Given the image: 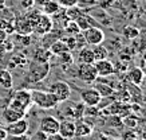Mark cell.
Wrapping results in <instances>:
<instances>
[{
  "label": "cell",
  "instance_id": "1",
  "mask_svg": "<svg viewBox=\"0 0 146 140\" xmlns=\"http://www.w3.org/2000/svg\"><path fill=\"white\" fill-rule=\"evenodd\" d=\"M50 70H51L50 62H38V61H34V59H32L31 62H30V66H28L27 80L30 82L43 81L50 74Z\"/></svg>",
  "mask_w": 146,
  "mask_h": 140
},
{
  "label": "cell",
  "instance_id": "2",
  "mask_svg": "<svg viewBox=\"0 0 146 140\" xmlns=\"http://www.w3.org/2000/svg\"><path fill=\"white\" fill-rule=\"evenodd\" d=\"M9 107L22 111V112H27V109H30L32 107V97H31V90L27 89H19L13 93L12 98L9 101Z\"/></svg>",
  "mask_w": 146,
  "mask_h": 140
},
{
  "label": "cell",
  "instance_id": "3",
  "mask_svg": "<svg viewBox=\"0 0 146 140\" xmlns=\"http://www.w3.org/2000/svg\"><path fill=\"white\" fill-rule=\"evenodd\" d=\"M31 97H32V104H35L36 107H39L40 109H52L58 107V100L55 98V96L50 92L44 90H31Z\"/></svg>",
  "mask_w": 146,
  "mask_h": 140
},
{
  "label": "cell",
  "instance_id": "4",
  "mask_svg": "<svg viewBox=\"0 0 146 140\" xmlns=\"http://www.w3.org/2000/svg\"><path fill=\"white\" fill-rule=\"evenodd\" d=\"M75 76L80 81L87 82V84H94L98 80V74L94 63H80V65H78Z\"/></svg>",
  "mask_w": 146,
  "mask_h": 140
},
{
  "label": "cell",
  "instance_id": "5",
  "mask_svg": "<svg viewBox=\"0 0 146 140\" xmlns=\"http://www.w3.org/2000/svg\"><path fill=\"white\" fill-rule=\"evenodd\" d=\"M50 93L55 96L58 102H64L66 100L70 98L71 96V86L66 81H55L54 84L50 85L48 89Z\"/></svg>",
  "mask_w": 146,
  "mask_h": 140
},
{
  "label": "cell",
  "instance_id": "6",
  "mask_svg": "<svg viewBox=\"0 0 146 140\" xmlns=\"http://www.w3.org/2000/svg\"><path fill=\"white\" fill-rule=\"evenodd\" d=\"M82 35H83L86 43L91 46L102 45V42L105 41V32L102 28L97 27V26L86 28L84 31H82Z\"/></svg>",
  "mask_w": 146,
  "mask_h": 140
},
{
  "label": "cell",
  "instance_id": "7",
  "mask_svg": "<svg viewBox=\"0 0 146 140\" xmlns=\"http://www.w3.org/2000/svg\"><path fill=\"white\" fill-rule=\"evenodd\" d=\"M80 100L86 107H98L102 101V96L95 88H86L80 92Z\"/></svg>",
  "mask_w": 146,
  "mask_h": 140
},
{
  "label": "cell",
  "instance_id": "8",
  "mask_svg": "<svg viewBox=\"0 0 146 140\" xmlns=\"http://www.w3.org/2000/svg\"><path fill=\"white\" fill-rule=\"evenodd\" d=\"M5 131L8 133V136H18V135H24L28 131V121L26 119H19L16 121L9 123L5 127Z\"/></svg>",
  "mask_w": 146,
  "mask_h": 140
},
{
  "label": "cell",
  "instance_id": "9",
  "mask_svg": "<svg viewBox=\"0 0 146 140\" xmlns=\"http://www.w3.org/2000/svg\"><path fill=\"white\" fill-rule=\"evenodd\" d=\"M51 30H54V22L51 16L42 14L39 16V19H38V22L35 23V26H34V31L40 34V35H46Z\"/></svg>",
  "mask_w": 146,
  "mask_h": 140
},
{
  "label": "cell",
  "instance_id": "10",
  "mask_svg": "<svg viewBox=\"0 0 146 140\" xmlns=\"http://www.w3.org/2000/svg\"><path fill=\"white\" fill-rule=\"evenodd\" d=\"M59 120L54 116H44L42 117L39 124V129L43 131L47 135H51V133H56L59 131Z\"/></svg>",
  "mask_w": 146,
  "mask_h": 140
},
{
  "label": "cell",
  "instance_id": "11",
  "mask_svg": "<svg viewBox=\"0 0 146 140\" xmlns=\"http://www.w3.org/2000/svg\"><path fill=\"white\" fill-rule=\"evenodd\" d=\"M94 66H95L98 77H109V76H113L115 72L114 63L111 62V61H109L107 58L101 59V61H95Z\"/></svg>",
  "mask_w": 146,
  "mask_h": 140
},
{
  "label": "cell",
  "instance_id": "12",
  "mask_svg": "<svg viewBox=\"0 0 146 140\" xmlns=\"http://www.w3.org/2000/svg\"><path fill=\"white\" fill-rule=\"evenodd\" d=\"M58 133L62 136L63 139L71 140L75 137V123L71 120H64L59 123V131Z\"/></svg>",
  "mask_w": 146,
  "mask_h": 140
},
{
  "label": "cell",
  "instance_id": "13",
  "mask_svg": "<svg viewBox=\"0 0 146 140\" xmlns=\"http://www.w3.org/2000/svg\"><path fill=\"white\" fill-rule=\"evenodd\" d=\"M24 116H26V112L18 111V109L12 108V107H9V105H7L4 108V111H3V113H1V117H3V120H4L7 124L16 121L19 119H23Z\"/></svg>",
  "mask_w": 146,
  "mask_h": 140
},
{
  "label": "cell",
  "instance_id": "14",
  "mask_svg": "<svg viewBox=\"0 0 146 140\" xmlns=\"http://www.w3.org/2000/svg\"><path fill=\"white\" fill-rule=\"evenodd\" d=\"M15 32L16 34H22V35H31L34 32L32 24L24 18V15L18 19H15Z\"/></svg>",
  "mask_w": 146,
  "mask_h": 140
},
{
  "label": "cell",
  "instance_id": "15",
  "mask_svg": "<svg viewBox=\"0 0 146 140\" xmlns=\"http://www.w3.org/2000/svg\"><path fill=\"white\" fill-rule=\"evenodd\" d=\"M75 123V137H87L93 133V125L87 123V120L79 119Z\"/></svg>",
  "mask_w": 146,
  "mask_h": 140
},
{
  "label": "cell",
  "instance_id": "16",
  "mask_svg": "<svg viewBox=\"0 0 146 140\" xmlns=\"http://www.w3.org/2000/svg\"><path fill=\"white\" fill-rule=\"evenodd\" d=\"M54 58V54L50 51V49L47 47H38L34 53V61H38V62H50L51 59Z\"/></svg>",
  "mask_w": 146,
  "mask_h": 140
},
{
  "label": "cell",
  "instance_id": "17",
  "mask_svg": "<svg viewBox=\"0 0 146 140\" xmlns=\"http://www.w3.org/2000/svg\"><path fill=\"white\" fill-rule=\"evenodd\" d=\"M50 51L54 54V57H59L60 54H63V53H66V51H70L68 50V47H67V45L64 43V41H63L62 38H59V39H56V41H54L51 45H50Z\"/></svg>",
  "mask_w": 146,
  "mask_h": 140
},
{
  "label": "cell",
  "instance_id": "18",
  "mask_svg": "<svg viewBox=\"0 0 146 140\" xmlns=\"http://www.w3.org/2000/svg\"><path fill=\"white\" fill-rule=\"evenodd\" d=\"M78 61H79V63H94L95 62V58H94V54H93V49H90L87 46L79 49Z\"/></svg>",
  "mask_w": 146,
  "mask_h": 140
},
{
  "label": "cell",
  "instance_id": "19",
  "mask_svg": "<svg viewBox=\"0 0 146 140\" xmlns=\"http://www.w3.org/2000/svg\"><path fill=\"white\" fill-rule=\"evenodd\" d=\"M0 86H1L3 89H11L13 86L12 74H11V72L7 70V69L0 70Z\"/></svg>",
  "mask_w": 146,
  "mask_h": 140
},
{
  "label": "cell",
  "instance_id": "20",
  "mask_svg": "<svg viewBox=\"0 0 146 140\" xmlns=\"http://www.w3.org/2000/svg\"><path fill=\"white\" fill-rule=\"evenodd\" d=\"M94 88L98 90V93L102 96V97H110L115 93L114 88L110 85V84H105V82H97L95 81V85Z\"/></svg>",
  "mask_w": 146,
  "mask_h": 140
},
{
  "label": "cell",
  "instance_id": "21",
  "mask_svg": "<svg viewBox=\"0 0 146 140\" xmlns=\"http://www.w3.org/2000/svg\"><path fill=\"white\" fill-rule=\"evenodd\" d=\"M143 76H145V73H143V70H142L141 68H133L131 70H129V74H127L130 82H131L133 85H137V86L141 84Z\"/></svg>",
  "mask_w": 146,
  "mask_h": 140
},
{
  "label": "cell",
  "instance_id": "22",
  "mask_svg": "<svg viewBox=\"0 0 146 140\" xmlns=\"http://www.w3.org/2000/svg\"><path fill=\"white\" fill-rule=\"evenodd\" d=\"M59 9H60V5L58 4L56 0H48V1H47V3H46V4L40 8V11H42V14L51 16V15L56 14Z\"/></svg>",
  "mask_w": 146,
  "mask_h": 140
},
{
  "label": "cell",
  "instance_id": "23",
  "mask_svg": "<svg viewBox=\"0 0 146 140\" xmlns=\"http://www.w3.org/2000/svg\"><path fill=\"white\" fill-rule=\"evenodd\" d=\"M74 22L76 23V26L79 27L80 31H84L86 28L89 27H93V26H95V23H94V20L90 16H86V15H80L79 18H76Z\"/></svg>",
  "mask_w": 146,
  "mask_h": 140
},
{
  "label": "cell",
  "instance_id": "24",
  "mask_svg": "<svg viewBox=\"0 0 146 140\" xmlns=\"http://www.w3.org/2000/svg\"><path fill=\"white\" fill-rule=\"evenodd\" d=\"M93 54L95 61H101V59H106L109 57V51L105 46L102 45H97L93 47Z\"/></svg>",
  "mask_w": 146,
  "mask_h": 140
},
{
  "label": "cell",
  "instance_id": "25",
  "mask_svg": "<svg viewBox=\"0 0 146 140\" xmlns=\"http://www.w3.org/2000/svg\"><path fill=\"white\" fill-rule=\"evenodd\" d=\"M28 63V59H27L26 55L23 54H15L11 59V62H9V66L13 68V66H24Z\"/></svg>",
  "mask_w": 146,
  "mask_h": 140
},
{
  "label": "cell",
  "instance_id": "26",
  "mask_svg": "<svg viewBox=\"0 0 146 140\" xmlns=\"http://www.w3.org/2000/svg\"><path fill=\"white\" fill-rule=\"evenodd\" d=\"M64 32H66V35H72V36H75V35H78L79 32H82L79 30V27L76 26V23L74 22V20H70V22L67 23L66 26H64Z\"/></svg>",
  "mask_w": 146,
  "mask_h": 140
},
{
  "label": "cell",
  "instance_id": "27",
  "mask_svg": "<svg viewBox=\"0 0 146 140\" xmlns=\"http://www.w3.org/2000/svg\"><path fill=\"white\" fill-rule=\"evenodd\" d=\"M13 43H18L20 46H30L31 45V35H22V34H15Z\"/></svg>",
  "mask_w": 146,
  "mask_h": 140
},
{
  "label": "cell",
  "instance_id": "28",
  "mask_svg": "<svg viewBox=\"0 0 146 140\" xmlns=\"http://www.w3.org/2000/svg\"><path fill=\"white\" fill-rule=\"evenodd\" d=\"M123 35L127 38V39H135L139 36V30L134 26H126L123 30Z\"/></svg>",
  "mask_w": 146,
  "mask_h": 140
},
{
  "label": "cell",
  "instance_id": "29",
  "mask_svg": "<svg viewBox=\"0 0 146 140\" xmlns=\"http://www.w3.org/2000/svg\"><path fill=\"white\" fill-rule=\"evenodd\" d=\"M59 63H60V65H67V66L72 65V63H74V58H72L71 51H66V53H63V54L59 55Z\"/></svg>",
  "mask_w": 146,
  "mask_h": 140
},
{
  "label": "cell",
  "instance_id": "30",
  "mask_svg": "<svg viewBox=\"0 0 146 140\" xmlns=\"http://www.w3.org/2000/svg\"><path fill=\"white\" fill-rule=\"evenodd\" d=\"M62 39L64 41V43L67 45V47H68V50H70V51H72V50L76 49V39H75V36L66 35L64 38H62Z\"/></svg>",
  "mask_w": 146,
  "mask_h": 140
},
{
  "label": "cell",
  "instance_id": "31",
  "mask_svg": "<svg viewBox=\"0 0 146 140\" xmlns=\"http://www.w3.org/2000/svg\"><path fill=\"white\" fill-rule=\"evenodd\" d=\"M56 1L63 8H70V7H74L78 4V0H56Z\"/></svg>",
  "mask_w": 146,
  "mask_h": 140
},
{
  "label": "cell",
  "instance_id": "32",
  "mask_svg": "<svg viewBox=\"0 0 146 140\" xmlns=\"http://www.w3.org/2000/svg\"><path fill=\"white\" fill-rule=\"evenodd\" d=\"M30 139H31V140H46V139H47V133H44L43 131L38 129L34 135L30 136Z\"/></svg>",
  "mask_w": 146,
  "mask_h": 140
},
{
  "label": "cell",
  "instance_id": "33",
  "mask_svg": "<svg viewBox=\"0 0 146 140\" xmlns=\"http://www.w3.org/2000/svg\"><path fill=\"white\" fill-rule=\"evenodd\" d=\"M0 46H3V49H4V51H7V53H11L13 50V42H9L8 39H5L3 43Z\"/></svg>",
  "mask_w": 146,
  "mask_h": 140
},
{
  "label": "cell",
  "instance_id": "34",
  "mask_svg": "<svg viewBox=\"0 0 146 140\" xmlns=\"http://www.w3.org/2000/svg\"><path fill=\"white\" fill-rule=\"evenodd\" d=\"M20 5L23 7V9H28L34 7V0H20Z\"/></svg>",
  "mask_w": 146,
  "mask_h": 140
},
{
  "label": "cell",
  "instance_id": "35",
  "mask_svg": "<svg viewBox=\"0 0 146 140\" xmlns=\"http://www.w3.org/2000/svg\"><path fill=\"white\" fill-rule=\"evenodd\" d=\"M8 140H31L30 136L24 133V135H18V136H8Z\"/></svg>",
  "mask_w": 146,
  "mask_h": 140
},
{
  "label": "cell",
  "instance_id": "36",
  "mask_svg": "<svg viewBox=\"0 0 146 140\" xmlns=\"http://www.w3.org/2000/svg\"><path fill=\"white\" fill-rule=\"evenodd\" d=\"M46 140H66V139H63L62 136L59 135V133H51V135H47V139Z\"/></svg>",
  "mask_w": 146,
  "mask_h": 140
},
{
  "label": "cell",
  "instance_id": "37",
  "mask_svg": "<svg viewBox=\"0 0 146 140\" xmlns=\"http://www.w3.org/2000/svg\"><path fill=\"white\" fill-rule=\"evenodd\" d=\"M47 1H48V0H34V5H36L38 8H42Z\"/></svg>",
  "mask_w": 146,
  "mask_h": 140
},
{
  "label": "cell",
  "instance_id": "38",
  "mask_svg": "<svg viewBox=\"0 0 146 140\" xmlns=\"http://www.w3.org/2000/svg\"><path fill=\"white\" fill-rule=\"evenodd\" d=\"M7 38H8L7 32H5L4 30H1V28H0V45H1V43H3V42H4Z\"/></svg>",
  "mask_w": 146,
  "mask_h": 140
},
{
  "label": "cell",
  "instance_id": "39",
  "mask_svg": "<svg viewBox=\"0 0 146 140\" xmlns=\"http://www.w3.org/2000/svg\"><path fill=\"white\" fill-rule=\"evenodd\" d=\"M8 137V133L5 131V128H0V140H5Z\"/></svg>",
  "mask_w": 146,
  "mask_h": 140
},
{
  "label": "cell",
  "instance_id": "40",
  "mask_svg": "<svg viewBox=\"0 0 146 140\" xmlns=\"http://www.w3.org/2000/svg\"><path fill=\"white\" fill-rule=\"evenodd\" d=\"M138 88H142V89H145V90H146V74L143 76V78H142L141 84L138 85Z\"/></svg>",
  "mask_w": 146,
  "mask_h": 140
},
{
  "label": "cell",
  "instance_id": "41",
  "mask_svg": "<svg viewBox=\"0 0 146 140\" xmlns=\"http://www.w3.org/2000/svg\"><path fill=\"white\" fill-rule=\"evenodd\" d=\"M5 8V0H0V11Z\"/></svg>",
  "mask_w": 146,
  "mask_h": 140
},
{
  "label": "cell",
  "instance_id": "42",
  "mask_svg": "<svg viewBox=\"0 0 146 140\" xmlns=\"http://www.w3.org/2000/svg\"><path fill=\"white\" fill-rule=\"evenodd\" d=\"M145 137H146V135H145Z\"/></svg>",
  "mask_w": 146,
  "mask_h": 140
}]
</instances>
